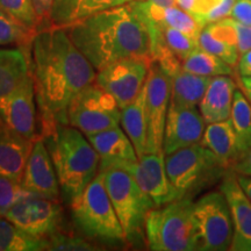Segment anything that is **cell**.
Here are the masks:
<instances>
[{"instance_id": "cell-1", "label": "cell", "mask_w": 251, "mask_h": 251, "mask_svg": "<svg viewBox=\"0 0 251 251\" xmlns=\"http://www.w3.org/2000/svg\"><path fill=\"white\" fill-rule=\"evenodd\" d=\"M31 45L30 70L45 136L59 124L69 125V106L96 81L97 74L64 28L50 26L37 30Z\"/></svg>"}, {"instance_id": "cell-2", "label": "cell", "mask_w": 251, "mask_h": 251, "mask_svg": "<svg viewBox=\"0 0 251 251\" xmlns=\"http://www.w3.org/2000/svg\"><path fill=\"white\" fill-rule=\"evenodd\" d=\"M64 29L98 71L121 59L152 61L149 29L130 2L105 9Z\"/></svg>"}, {"instance_id": "cell-3", "label": "cell", "mask_w": 251, "mask_h": 251, "mask_svg": "<svg viewBox=\"0 0 251 251\" xmlns=\"http://www.w3.org/2000/svg\"><path fill=\"white\" fill-rule=\"evenodd\" d=\"M42 137L54 163L61 196L70 205L98 175V153L86 135L70 125L59 124Z\"/></svg>"}, {"instance_id": "cell-4", "label": "cell", "mask_w": 251, "mask_h": 251, "mask_svg": "<svg viewBox=\"0 0 251 251\" xmlns=\"http://www.w3.org/2000/svg\"><path fill=\"white\" fill-rule=\"evenodd\" d=\"M192 198H180L155 207L146 218L147 243L155 251L197 250Z\"/></svg>"}, {"instance_id": "cell-5", "label": "cell", "mask_w": 251, "mask_h": 251, "mask_svg": "<svg viewBox=\"0 0 251 251\" xmlns=\"http://www.w3.org/2000/svg\"><path fill=\"white\" fill-rule=\"evenodd\" d=\"M165 169L178 199L193 198L231 170L200 143L165 155Z\"/></svg>"}, {"instance_id": "cell-6", "label": "cell", "mask_w": 251, "mask_h": 251, "mask_svg": "<svg viewBox=\"0 0 251 251\" xmlns=\"http://www.w3.org/2000/svg\"><path fill=\"white\" fill-rule=\"evenodd\" d=\"M75 224L86 236L111 242L126 241L125 231L105 186L102 171L70 203Z\"/></svg>"}, {"instance_id": "cell-7", "label": "cell", "mask_w": 251, "mask_h": 251, "mask_svg": "<svg viewBox=\"0 0 251 251\" xmlns=\"http://www.w3.org/2000/svg\"><path fill=\"white\" fill-rule=\"evenodd\" d=\"M105 186L125 231L126 241H135L142 235L148 213L155 203L128 171L107 169L102 171Z\"/></svg>"}, {"instance_id": "cell-8", "label": "cell", "mask_w": 251, "mask_h": 251, "mask_svg": "<svg viewBox=\"0 0 251 251\" xmlns=\"http://www.w3.org/2000/svg\"><path fill=\"white\" fill-rule=\"evenodd\" d=\"M193 219L196 225L197 250H230L234 225L228 201L222 191L206 193L194 202Z\"/></svg>"}, {"instance_id": "cell-9", "label": "cell", "mask_w": 251, "mask_h": 251, "mask_svg": "<svg viewBox=\"0 0 251 251\" xmlns=\"http://www.w3.org/2000/svg\"><path fill=\"white\" fill-rule=\"evenodd\" d=\"M121 108L111 94L94 81L72 100L68 124L89 135L120 126Z\"/></svg>"}, {"instance_id": "cell-10", "label": "cell", "mask_w": 251, "mask_h": 251, "mask_svg": "<svg viewBox=\"0 0 251 251\" xmlns=\"http://www.w3.org/2000/svg\"><path fill=\"white\" fill-rule=\"evenodd\" d=\"M171 99V76L151 62L146 80L147 152H163V137Z\"/></svg>"}, {"instance_id": "cell-11", "label": "cell", "mask_w": 251, "mask_h": 251, "mask_svg": "<svg viewBox=\"0 0 251 251\" xmlns=\"http://www.w3.org/2000/svg\"><path fill=\"white\" fill-rule=\"evenodd\" d=\"M151 62L148 58L121 59L98 71L96 83L111 94L122 109L143 89Z\"/></svg>"}, {"instance_id": "cell-12", "label": "cell", "mask_w": 251, "mask_h": 251, "mask_svg": "<svg viewBox=\"0 0 251 251\" xmlns=\"http://www.w3.org/2000/svg\"><path fill=\"white\" fill-rule=\"evenodd\" d=\"M4 216L27 234L46 240L57 233L63 220L57 201L34 196L21 199Z\"/></svg>"}, {"instance_id": "cell-13", "label": "cell", "mask_w": 251, "mask_h": 251, "mask_svg": "<svg viewBox=\"0 0 251 251\" xmlns=\"http://www.w3.org/2000/svg\"><path fill=\"white\" fill-rule=\"evenodd\" d=\"M34 78L30 74L0 103V122L24 135L36 140V106Z\"/></svg>"}, {"instance_id": "cell-14", "label": "cell", "mask_w": 251, "mask_h": 251, "mask_svg": "<svg viewBox=\"0 0 251 251\" xmlns=\"http://www.w3.org/2000/svg\"><path fill=\"white\" fill-rule=\"evenodd\" d=\"M135 178L156 207L177 200V193L169 180L164 152H146L139 161L125 169Z\"/></svg>"}, {"instance_id": "cell-15", "label": "cell", "mask_w": 251, "mask_h": 251, "mask_svg": "<svg viewBox=\"0 0 251 251\" xmlns=\"http://www.w3.org/2000/svg\"><path fill=\"white\" fill-rule=\"evenodd\" d=\"M21 183L28 192L35 197L55 201H58L61 197L54 163L43 137L34 141Z\"/></svg>"}, {"instance_id": "cell-16", "label": "cell", "mask_w": 251, "mask_h": 251, "mask_svg": "<svg viewBox=\"0 0 251 251\" xmlns=\"http://www.w3.org/2000/svg\"><path fill=\"white\" fill-rule=\"evenodd\" d=\"M206 122L197 107L169 106L166 117L163 152L169 155L177 150L201 142Z\"/></svg>"}, {"instance_id": "cell-17", "label": "cell", "mask_w": 251, "mask_h": 251, "mask_svg": "<svg viewBox=\"0 0 251 251\" xmlns=\"http://www.w3.org/2000/svg\"><path fill=\"white\" fill-rule=\"evenodd\" d=\"M220 190L227 199L234 225L231 251H251V200L237 180L236 172L229 170L222 178Z\"/></svg>"}, {"instance_id": "cell-18", "label": "cell", "mask_w": 251, "mask_h": 251, "mask_svg": "<svg viewBox=\"0 0 251 251\" xmlns=\"http://www.w3.org/2000/svg\"><path fill=\"white\" fill-rule=\"evenodd\" d=\"M99 156V171L107 169L125 170L139 161L135 148L120 126L87 136Z\"/></svg>"}, {"instance_id": "cell-19", "label": "cell", "mask_w": 251, "mask_h": 251, "mask_svg": "<svg viewBox=\"0 0 251 251\" xmlns=\"http://www.w3.org/2000/svg\"><path fill=\"white\" fill-rule=\"evenodd\" d=\"M130 4L144 21L158 25V26L175 28L196 40H198L205 27L194 15L177 6L162 7V6L152 4L149 0H133Z\"/></svg>"}, {"instance_id": "cell-20", "label": "cell", "mask_w": 251, "mask_h": 251, "mask_svg": "<svg viewBox=\"0 0 251 251\" xmlns=\"http://www.w3.org/2000/svg\"><path fill=\"white\" fill-rule=\"evenodd\" d=\"M34 141L0 122V175L21 181Z\"/></svg>"}, {"instance_id": "cell-21", "label": "cell", "mask_w": 251, "mask_h": 251, "mask_svg": "<svg viewBox=\"0 0 251 251\" xmlns=\"http://www.w3.org/2000/svg\"><path fill=\"white\" fill-rule=\"evenodd\" d=\"M236 89L237 85L231 76L212 77L199 103V111L206 125L230 119Z\"/></svg>"}, {"instance_id": "cell-22", "label": "cell", "mask_w": 251, "mask_h": 251, "mask_svg": "<svg viewBox=\"0 0 251 251\" xmlns=\"http://www.w3.org/2000/svg\"><path fill=\"white\" fill-rule=\"evenodd\" d=\"M133 0H54L50 12V24L69 27L105 9L117 7Z\"/></svg>"}, {"instance_id": "cell-23", "label": "cell", "mask_w": 251, "mask_h": 251, "mask_svg": "<svg viewBox=\"0 0 251 251\" xmlns=\"http://www.w3.org/2000/svg\"><path fill=\"white\" fill-rule=\"evenodd\" d=\"M200 144L214 152L229 169H233L240 158L236 134L230 119L207 125Z\"/></svg>"}, {"instance_id": "cell-24", "label": "cell", "mask_w": 251, "mask_h": 251, "mask_svg": "<svg viewBox=\"0 0 251 251\" xmlns=\"http://www.w3.org/2000/svg\"><path fill=\"white\" fill-rule=\"evenodd\" d=\"M30 74V59L24 48L0 49V103Z\"/></svg>"}, {"instance_id": "cell-25", "label": "cell", "mask_w": 251, "mask_h": 251, "mask_svg": "<svg viewBox=\"0 0 251 251\" xmlns=\"http://www.w3.org/2000/svg\"><path fill=\"white\" fill-rule=\"evenodd\" d=\"M212 77L200 76L179 69L171 76L170 105L175 107H197L201 101Z\"/></svg>"}, {"instance_id": "cell-26", "label": "cell", "mask_w": 251, "mask_h": 251, "mask_svg": "<svg viewBox=\"0 0 251 251\" xmlns=\"http://www.w3.org/2000/svg\"><path fill=\"white\" fill-rule=\"evenodd\" d=\"M120 125L133 143L137 156L147 152V117H146V84L130 103L121 109Z\"/></svg>"}, {"instance_id": "cell-27", "label": "cell", "mask_w": 251, "mask_h": 251, "mask_svg": "<svg viewBox=\"0 0 251 251\" xmlns=\"http://www.w3.org/2000/svg\"><path fill=\"white\" fill-rule=\"evenodd\" d=\"M48 249V240L27 234L0 216V251H41Z\"/></svg>"}, {"instance_id": "cell-28", "label": "cell", "mask_w": 251, "mask_h": 251, "mask_svg": "<svg viewBox=\"0 0 251 251\" xmlns=\"http://www.w3.org/2000/svg\"><path fill=\"white\" fill-rule=\"evenodd\" d=\"M230 120L236 134L238 155L241 158L251 148V103L246 94L238 89L234 94Z\"/></svg>"}, {"instance_id": "cell-29", "label": "cell", "mask_w": 251, "mask_h": 251, "mask_svg": "<svg viewBox=\"0 0 251 251\" xmlns=\"http://www.w3.org/2000/svg\"><path fill=\"white\" fill-rule=\"evenodd\" d=\"M184 70L206 77L233 76L235 68L226 63L218 56L197 48L181 64Z\"/></svg>"}, {"instance_id": "cell-30", "label": "cell", "mask_w": 251, "mask_h": 251, "mask_svg": "<svg viewBox=\"0 0 251 251\" xmlns=\"http://www.w3.org/2000/svg\"><path fill=\"white\" fill-rule=\"evenodd\" d=\"M198 43L201 49L224 59L226 63H228L233 68H237L238 61L241 57L237 47L233 43H229L227 41L213 36L206 26L203 27L199 37H198Z\"/></svg>"}, {"instance_id": "cell-31", "label": "cell", "mask_w": 251, "mask_h": 251, "mask_svg": "<svg viewBox=\"0 0 251 251\" xmlns=\"http://www.w3.org/2000/svg\"><path fill=\"white\" fill-rule=\"evenodd\" d=\"M0 11L31 30L41 29L40 19L31 0H0Z\"/></svg>"}, {"instance_id": "cell-32", "label": "cell", "mask_w": 251, "mask_h": 251, "mask_svg": "<svg viewBox=\"0 0 251 251\" xmlns=\"http://www.w3.org/2000/svg\"><path fill=\"white\" fill-rule=\"evenodd\" d=\"M35 33L0 11V46H27L28 42L33 41Z\"/></svg>"}, {"instance_id": "cell-33", "label": "cell", "mask_w": 251, "mask_h": 251, "mask_svg": "<svg viewBox=\"0 0 251 251\" xmlns=\"http://www.w3.org/2000/svg\"><path fill=\"white\" fill-rule=\"evenodd\" d=\"M31 196L33 194L28 192L20 180L0 175V216H4L21 199Z\"/></svg>"}, {"instance_id": "cell-34", "label": "cell", "mask_w": 251, "mask_h": 251, "mask_svg": "<svg viewBox=\"0 0 251 251\" xmlns=\"http://www.w3.org/2000/svg\"><path fill=\"white\" fill-rule=\"evenodd\" d=\"M48 249L52 251H93L98 250L92 243L86 241L85 238L71 236L63 233L52 234L48 238Z\"/></svg>"}, {"instance_id": "cell-35", "label": "cell", "mask_w": 251, "mask_h": 251, "mask_svg": "<svg viewBox=\"0 0 251 251\" xmlns=\"http://www.w3.org/2000/svg\"><path fill=\"white\" fill-rule=\"evenodd\" d=\"M176 1L178 7L194 15L201 23V19L215 6H218L221 0H176Z\"/></svg>"}, {"instance_id": "cell-36", "label": "cell", "mask_w": 251, "mask_h": 251, "mask_svg": "<svg viewBox=\"0 0 251 251\" xmlns=\"http://www.w3.org/2000/svg\"><path fill=\"white\" fill-rule=\"evenodd\" d=\"M235 2H236V0H221V2H220L218 6H215L212 11H209L208 13L201 19V23L203 26L230 17L231 9H233Z\"/></svg>"}, {"instance_id": "cell-37", "label": "cell", "mask_w": 251, "mask_h": 251, "mask_svg": "<svg viewBox=\"0 0 251 251\" xmlns=\"http://www.w3.org/2000/svg\"><path fill=\"white\" fill-rule=\"evenodd\" d=\"M233 19V18H231ZM233 26L236 35V46L238 52L242 56L243 54L251 50V26L238 23L233 19Z\"/></svg>"}, {"instance_id": "cell-38", "label": "cell", "mask_w": 251, "mask_h": 251, "mask_svg": "<svg viewBox=\"0 0 251 251\" xmlns=\"http://www.w3.org/2000/svg\"><path fill=\"white\" fill-rule=\"evenodd\" d=\"M230 18L238 23L251 26V0H236Z\"/></svg>"}, {"instance_id": "cell-39", "label": "cell", "mask_w": 251, "mask_h": 251, "mask_svg": "<svg viewBox=\"0 0 251 251\" xmlns=\"http://www.w3.org/2000/svg\"><path fill=\"white\" fill-rule=\"evenodd\" d=\"M37 17L40 19L41 29L50 27V12H51L52 2L54 0H31Z\"/></svg>"}, {"instance_id": "cell-40", "label": "cell", "mask_w": 251, "mask_h": 251, "mask_svg": "<svg viewBox=\"0 0 251 251\" xmlns=\"http://www.w3.org/2000/svg\"><path fill=\"white\" fill-rule=\"evenodd\" d=\"M231 170L237 175L251 176V148L235 163Z\"/></svg>"}, {"instance_id": "cell-41", "label": "cell", "mask_w": 251, "mask_h": 251, "mask_svg": "<svg viewBox=\"0 0 251 251\" xmlns=\"http://www.w3.org/2000/svg\"><path fill=\"white\" fill-rule=\"evenodd\" d=\"M236 70L240 76H251V50L241 56Z\"/></svg>"}, {"instance_id": "cell-42", "label": "cell", "mask_w": 251, "mask_h": 251, "mask_svg": "<svg viewBox=\"0 0 251 251\" xmlns=\"http://www.w3.org/2000/svg\"><path fill=\"white\" fill-rule=\"evenodd\" d=\"M238 84H240L242 92L251 103V76H240L238 77Z\"/></svg>"}, {"instance_id": "cell-43", "label": "cell", "mask_w": 251, "mask_h": 251, "mask_svg": "<svg viewBox=\"0 0 251 251\" xmlns=\"http://www.w3.org/2000/svg\"><path fill=\"white\" fill-rule=\"evenodd\" d=\"M237 180L238 183H240L241 187L243 188V191L246 192L247 196L249 197V199L251 200V176L237 175Z\"/></svg>"}, {"instance_id": "cell-44", "label": "cell", "mask_w": 251, "mask_h": 251, "mask_svg": "<svg viewBox=\"0 0 251 251\" xmlns=\"http://www.w3.org/2000/svg\"><path fill=\"white\" fill-rule=\"evenodd\" d=\"M152 4L162 6V7H171V6L177 5V1L176 0H149Z\"/></svg>"}]
</instances>
